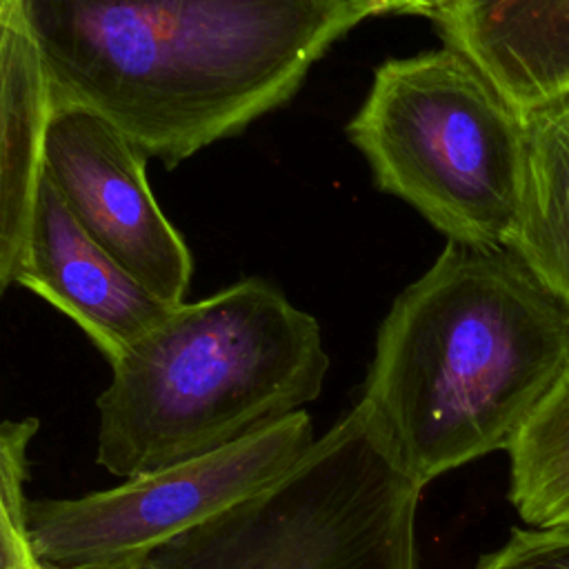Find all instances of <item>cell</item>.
<instances>
[{
    "mask_svg": "<svg viewBox=\"0 0 569 569\" xmlns=\"http://www.w3.org/2000/svg\"><path fill=\"white\" fill-rule=\"evenodd\" d=\"M98 396L96 465L136 478L224 449L322 393L318 320L262 278L178 305Z\"/></svg>",
    "mask_w": 569,
    "mask_h": 569,
    "instance_id": "cell-3",
    "label": "cell"
},
{
    "mask_svg": "<svg viewBox=\"0 0 569 569\" xmlns=\"http://www.w3.org/2000/svg\"><path fill=\"white\" fill-rule=\"evenodd\" d=\"M13 282L71 318L109 362L178 307L149 291L91 240L44 176Z\"/></svg>",
    "mask_w": 569,
    "mask_h": 569,
    "instance_id": "cell-8",
    "label": "cell"
},
{
    "mask_svg": "<svg viewBox=\"0 0 569 569\" xmlns=\"http://www.w3.org/2000/svg\"><path fill=\"white\" fill-rule=\"evenodd\" d=\"M316 442L307 411L224 449L78 498L29 502V536L49 569H136L158 547L287 473Z\"/></svg>",
    "mask_w": 569,
    "mask_h": 569,
    "instance_id": "cell-6",
    "label": "cell"
},
{
    "mask_svg": "<svg viewBox=\"0 0 569 569\" xmlns=\"http://www.w3.org/2000/svg\"><path fill=\"white\" fill-rule=\"evenodd\" d=\"M2 69V218L0 282L9 287L24 260L42 151L53 113V89L24 0H0Z\"/></svg>",
    "mask_w": 569,
    "mask_h": 569,
    "instance_id": "cell-10",
    "label": "cell"
},
{
    "mask_svg": "<svg viewBox=\"0 0 569 569\" xmlns=\"http://www.w3.org/2000/svg\"><path fill=\"white\" fill-rule=\"evenodd\" d=\"M38 418L7 420L0 429V569H47L29 536V445Z\"/></svg>",
    "mask_w": 569,
    "mask_h": 569,
    "instance_id": "cell-13",
    "label": "cell"
},
{
    "mask_svg": "<svg viewBox=\"0 0 569 569\" xmlns=\"http://www.w3.org/2000/svg\"><path fill=\"white\" fill-rule=\"evenodd\" d=\"M567 371V307L511 249L447 240L380 322L356 405L425 489L507 451Z\"/></svg>",
    "mask_w": 569,
    "mask_h": 569,
    "instance_id": "cell-2",
    "label": "cell"
},
{
    "mask_svg": "<svg viewBox=\"0 0 569 569\" xmlns=\"http://www.w3.org/2000/svg\"><path fill=\"white\" fill-rule=\"evenodd\" d=\"M473 569H569V522L513 527L511 536L498 549L480 556Z\"/></svg>",
    "mask_w": 569,
    "mask_h": 569,
    "instance_id": "cell-14",
    "label": "cell"
},
{
    "mask_svg": "<svg viewBox=\"0 0 569 569\" xmlns=\"http://www.w3.org/2000/svg\"><path fill=\"white\" fill-rule=\"evenodd\" d=\"M47 569H49V567H47Z\"/></svg>",
    "mask_w": 569,
    "mask_h": 569,
    "instance_id": "cell-16",
    "label": "cell"
},
{
    "mask_svg": "<svg viewBox=\"0 0 569 569\" xmlns=\"http://www.w3.org/2000/svg\"><path fill=\"white\" fill-rule=\"evenodd\" d=\"M436 24L520 113L569 93V0H453Z\"/></svg>",
    "mask_w": 569,
    "mask_h": 569,
    "instance_id": "cell-9",
    "label": "cell"
},
{
    "mask_svg": "<svg viewBox=\"0 0 569 569\" xmlns=\"http://www.w3.org/2000/svg\"><path fill=\"white\" fill-rule=\"evenodd\" d=\"M53 102L167 169L284 104L380 0H24Z\"/></svg>",
    "mask_w": 569,
    "mask_h": 569,
    "instance_id": "cell-1",
    "label": "cell"
},
{
    "mask_svg": "<svg viewBox=\"0 0 569 569\" xmlns=\"http://www.w3.org/2000/svg\"><path fill=\"white\" fill-rule=\"evenodd\" d=\"M420 496L356 405L276 482L136 569H418Z\"/></svg>",
    "mask_w": 569,
    "mask_h": 569,
    "instance_id": "cell-5",
    "label": "cell"
},
{
    "mask_svg": "<svg viewBox=\"0 0 569 569\" xmlns=\"http://www.w3.org/2000/svg\"><path fill=\"white\" fill-rule=\"evenodd\" d=\"M509 453V500L529 527L569 522V371L525 422Z\"/></svg>",
    "mask_w": 569,
    "mask_h": 569,
    "instance_id": "cell-12",
    "label": "cell"
},
{
    "mask_svg": "<svg viewBox=\"0 0 569 569\" xmlns=\"http://www.w3.org/2000/svg\"><path fill=\"white\" fill-rule=\"evenodd\" d=\"M525 118V178L511 251L569 311V93Z\"/></svg>",
    "mask_w": 569,
    "mask_h": 569,
    "instance_id": "cell-11",
    "label": "cell"
},
{
    "mask_svg": "<svg viewBox=\"0 0 569 569\" xmlns=\"http://www.w3.org/2000/svg\"><path fill=\"white\" fill-rule=\"evenodd\" d=\"M387 13H416L438 22L453 4V0H380Z\"/></svg>",
    "mask_w": 569,
    "mask_h": 569,
    "instance_id": "cell-15",
    "label": "cell"
},
{
    "mask_svg": "<svg viewBox=\"0 0 569 569\" xmlns=\"http://www.w3.org/2000/svg\"><path fill=\"white\" fill-rule=\"evenodd\" d=\"M147 156L111 120L84 104H56L42 151V176L76 222L138 282L182 305L191 253L151 196Z\"/></svg>",
    "mask_w": 569,
    "mask_h": 569,
    "instance_id": "cell-7",
    "label": "cell"
},
{
    "mask_svg": "<svg viewBox=\"0 0 569 569\" xmlns=\"http://www.w3.org/2000/svg\"><path fill=\"white\" fill-rule=\"evenodd\" d=\"M378 189L447 240L509 249L525 178V118L453 47L382 62L347 124Z\"/></svg>",
    "mask_w": 569,
    "mask_h": 569,
    "instance_id": "cell-4",
    "label": "cell"
}]
</instances>
